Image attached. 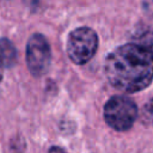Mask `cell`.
I'll return each mask as SVG.
<instances>
[{"instance_id":"52a82bcc","label":"cell","mask_w":153,"mask_h":153,"mask_svg":"<svg viewBox=\"0 0 153 153\" xmlns=\"http://www.w3.org/2000/svg\"><path fill=\"white\" fill-rule=\"evenodd\" d=\"M140 120L145 124H153V98L149 99L141 109Z\"/></svg>"},{"instance_id":"5b68a950","label":"cell","mask_w":153,"mask_h":153,"mask_svg":"<svg viewBox=\"0 0 153 153\" xmlns=\"http://www.w3.org/2000/svg\"><path fill=\"white\" fill-rule=\"evenodd\" d=\"M17 62V49L8 38H0V67L11 68Z\"/></svg>"},{"instance_id":"6da1fadb","label":"cell","mask_w":153,"mask_h":153,"mask_svg":"<svg viewBox=\"0 0 153 153\" xmlns=\"http://www.w3.org/2000/svg\"><path fill=\"white\" fill-rule=\"evenodd\" d=\"M105 74L115 88L139 92L153 80V53L135 43L123 44L108 55Z\"/></svg>"},{"instance_id":"8992f818","label":"cell","mask_w":153,"mask_h":153,"mask_svg":"<svg viewBox=\"0 0 153 153\" xmlns=\"http://www.w3.org/2000/svg\"><path fill=\"white\" fill-rule=\"evenodd\" d=\"M134 43L153 53V26L145 25L137 29L134 35Z\"/></svg>"},{"instance_id":"277c9868","label":"cell","mask_w":153,"mask_h":153,"mask_svg":"<svg viewBox=\"0 0 153 153\" xmlns=\"http://www.w3.org/2000/svg\"><path fill=\"white\" fill-rule=\"evenodd\" d=\"M51 61L50 45L47 38L41 33H33L26 44V63L33 76L43 75Z\"/></svg>"},{"instance_id":"ba28073f","label":"cell","mask_w":153,"mask_h":153,"mask_svg":"<svg viewBox=\"0 0 153 153\" xmlns=\"http://www.w3.org/2000/svg\"><path fill=\"white\" fill-rule=\"evenodd\" d=\"M49 153H66L65 149H62L61 147H57V146H54L49 149Z\"/></svg>"},{"instance_id":"3957f363","label":"cell","mask_w":153,"mask_h":153,"mask_svg":"<svg viewBox=\"0 0 153 153\" xmlns=\"http://www.w3.org/2000/svg\"><path fill=\"white\" fill-rule=\"evenodd\" d=\"M98 37L91 27H78L73 30L67 39V54L75 65H85L96 54Z\"/></svg>"},{"instance_id":"7a4b0ae2","label":"cell","mask_w":153,"mask_h":153,"mask_svg":"<svg viewBox=\"0 0 153 153\" xmlns=\"http://www.w3.org/2000/svg\"><path fill=\"white\" fill-rule=\"evenodd\" d=\"M104 118L109 127L117 131H126L131 128L137 118L136 104L126 96L111 97L104 106Z\"/></svg>"}]
</instances>
